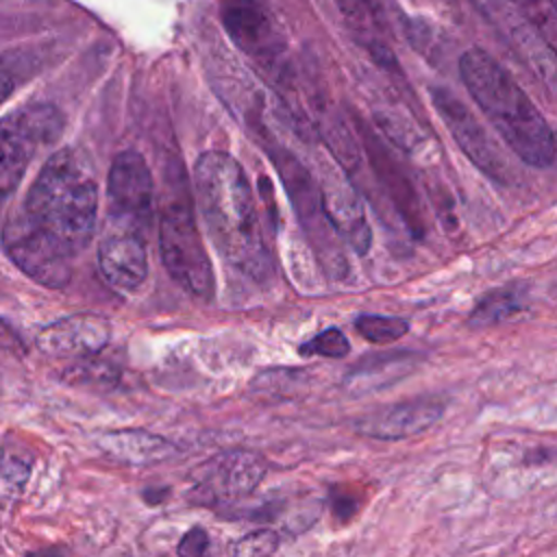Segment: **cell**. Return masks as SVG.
I'll list each match as a JSON object with an SVG mask.
<instances>
[{"instance_id": "obj_7", "label": "cell", "mask_w": 557, "mask_h": 557, "mask_svg": "<svg viewBox=\"0 0 557 557\" xmlns=\"http://www.w3.org/2000/svg\"><path fill=\"white\" fill-rule=\"evenodd\" d=\"M431 100L457 146L485 176L500 185L516 181L511 161L503 154L500 146L490 137L476 115L455 94L444 87H431Z\"/></svg>"}, {"instance_id": "obj_13", "label": "cell", "mask_w": 557, "mask_h": 557, "mask_svg": "<svg viewBox=\"0 0 557 557\" xmlns=\"http://www.w3.org/2000/svg\"><path fill=\"white\" fill-rule=\"evenodd\" d=\"M320 172H322V183L318 185V191H320L322 213H324L329 226L355 252H359V255L368 252L372 235H370L363 205H361L355 187L335 168L322 165Z\"/></svg>"}, {"instance_id": "obj_19", "label": "cell", "mask_w": 557, "mask_h": 557, "mask_svg": "<svg viewBox=\"0 0 557 557\" xmlns=\"http://www.w3.org/2000/svg\"><path fill=\"white\" fill-rule=\"evenodd\" d=\"M352 30L370 46L372 54L381 61H394L387 41L383 39V0H337Z\"/></svg>"}, {"instance_id": "obj_29", "label": "cell", "mask_w": 557, "mask_h": 557, "mask_svg": "<svg viewBox=\"0 0 557 557\" xmlns=\"http://www.w3.org/2000/svg\"><path fill=\"white\" fill-rule=\"evenodd\" d=\"M359 509V498L352 496L348 490L335 485L331 490V511L339 522H348Z\"/></svg>"}, {"instance_id": "obj_32", "label": "cell", "mask_w": 557, "mask_h": 557, "mask_svg": "<svg viewBox=\"0 0 557 557\" xmlns=\"http://www.w3.org/2000/svg\"><path fill=\"white\" fill-rule=\"evenodd\" d=\"M26 557H67V555L59 546H46V548H37V550L26 553Z\"/></svg>"}, {"instance_id": "obj_17", "label": "cell", "mask_w": 557, "mask_h": 557, "mask_svg": "<svg viewBox=\"0 0 557 557\" xmlns=\"http://www.w3.org/2000/svg\"><path fill=\"white\" fill-rule=\"evenodd\" d=\"M444 413V403L435 398H418L389 405L363 416L357 431L376 440H405L433 426Z\"/></svg>"}, {"instance_id": "obj_11", "label": "cell", "mask_w": 557, "mask_h": 557, "mask_svg": "<svg viewBox=\"0 0 557 557\" xmlns=\"http://www.w3.org/2000/svg\"><path fill=\"white\" fill-rule=\"evenodd\" d=\"M476 11L527 59V63L553 87L555 54L537 33L518 0H470Z\"/></svg>"}, {"instance_id": "obj_21", "label": "cell", "mask_w": 557, "mask_h": 557, "mask_svg": "<svg viewBox=\"0 0 557 557\" xmlns=\"http://www.w3.org/2000/svg\"><path fill=\"white\" fill-rule=\"evenodd\" d=\"M305 385V374L298 370H268L252 381L250 389L263 403H283L300 396Z\"/></svg>"}, {"instance_id": "obj_10", "label": "cell", "mask_w": 557, "mask_h": 557, "mask_svg": "<svg viewBox=\"0 0 557 557\" xmlns=\"http://www.w3.org/2000/svg\"><path fill=\"white\" fill-rule=\"evenodd\" d=\"M274 168L283 181V187L294 205V211L302 224V228L307 231V235L315 242L318 250L324 255L326 261H331V265L335 261H342L339 250L335 248V244L331 242V233L333 228L329 226L324 213H322V205H320V191L318 185L313 183L311 172L302 165V161L292 154L287 148L283 146H272L270 148Z\"/></svg>"}, {"instance_id": "obj_15", "label": "cell", "mask_w": 557, "mask_h": 557, "mask_svg": "<svg viewBox=\"0 0 557 557\" xmlns=\"http://www.w3.org/2000/svg\"><path fill=\"white\" fill-rule=\"evenodd\" d=\"M111 326L102 315L76 313L61 318L37 333V348L54 359L96 357L109 342Z\"/></svg>"}, {"instance_id": "obj_27", "label": "cell", "mask_w": 557, "mask_h": 557, "mask_svg": "<svg viewBox=\"0 0 557 557\" xmlns=\"http://www.w3.org/2000/svg\"><path fill=\"white\" fill-rule=\"evenodd\" d=\"M348 350H350V344L339 329H326L300 346L302 355H320L331 359L346 357Z\"/></svg>"}, {"instance_id": "obj_9", "label": "cell", "mask_w": 557, "mask_h": 557, "mask_svg": "<svg viewBox=\"0 0 557 557\" xmlns=\"http://www.w3.org/2000/svg\"><path fill=\"white\" fill-rule=\"evenodd\" d=\"M7 257L35 283L63 287L70 281V257L44 235L24 211L13 213L2 228Z\"/></svg>"}, {"instance_id": "obj_31", "label": "cell", "mask_w": 557, "mask_h": 557, "mask_svg": "<svg viewBox=\"0 0 557 557\" xmlns=\"http://www.w3.org/2000/svg\"><path fill=\"white\" fill-rule=\"evenodd\" d=\"M11 91H13V78H11V74L0 65V104L9 98Z\"/></svg>"}, {"instance_id": "obj_26", "label": "cell", "mask_w": 557, "mask_h": 557, "mask_svg": "<svg viewBox=\"0 0 557 557\" xmlns=\"http://www.w3.org/2000/svg\"><path fill=\"white\" fill-rule=\"evenodd\" d=\"M278 533L272 529H255L242 535L233 546V557H272L278 548Z\"/></svg>"}, {"instance_id": "obj_30", "label": "cell", "mask_w": 557, "mask_h": 557, "mask_svg": "<svg viewBox=\"0 0 557 557\" xmlns=\"http://www.w3.org/2000/svg\"><path fill=\"white\" fill-rule=\"evenodd\" d=\"M144 500L148 503V505H159V503H163L168 496H170V490L168 487H150V490H144Z\"/></svg>"}, {"instance_id": "obj_23", "label": "cell", "mask_w": 557, "mask_h": 557, "mask_svg": "<svg viewBox=\"0 0 557 557\" xmlns=\"http://www.w3.org/2000/svg\"><path fill=\"white\" fill-rule=\"evenodd\" d=\"M120 379V370L109 361H100L96 357L78 359L63 372V381L70 385H87L96 389H111Z\"/></svg>"}, {"instance_id": "obj_8", "label": "cell", "mask_w": 557, "mask_h": 557, "mask_svg": "<svg viewBox=\"0 0 557 557\" xmlns=\"http://www.w3.org/2000/svg\"><path fill=\"white\" fill-rule=\"evenodd\" d=\"M265 476V461L250 450H228L202 463L191 481L187 500L202 507L233 503L252 494Z\"/></svg>"}, {"instance_id": "obj_22", "label": "cell", "mask_w": 557, "mask_h": 557, "mask_svg": "<svg viewBox=\"0 0 557 557\" xmlns=\"http://www.w3.org/2000/svg\"><path fill=\"white\" fill-rule=\"evenodd\" d=\"M522 305V292L513 289V287H498L490 294H485L472 315H470V324L474 326H483V324H496L509 315H513L516 311H520Z\"/></svg>"}, {"instance_id": "obj_25", "label": "cell", "mask_w": 557, "mask_h": 557, "mask_svg": "<svg viewBox=\"0 0 557 557\" xmlns=\"http://www.w3.org/2000/svg\"><path fill=\"white\" fill-rule=\"evenodd\" d=\"M379 126L383 128V133L396 144L403 146L405 150H416V146H420V135L418 128L411 120H407L400 113H389V111H379L374 113Z\"/></svg>"}, {"instance_id": "obj_4", "label": "cell", "mask_w": 557, "mask_h": 557, "mask_svg": "<svg viewBox=\"0 0 557 557\" xmlns=\"http://www.w3.org/2000/svg\"><path fill=\"white\" fill-rule=\"evenodd\" d=\"M174 178L165 183L159 202V250L170 276L198 298H211L213 272L200 237L194 200L181 168H172Z\"/></svg>"}, {"instance_id": "obj_20", "label": "cell", "mask_w": 557, "mask_h": 557, "mask_svg": "<svg viewBox=\"0 0 557 557\" xmlns=\"http://www.w3.org/2000/svg\"><path fill=\"white\" fill-rule=\"evenodd\" d=\"M33 468V453L7 437L0 450V500H13L26 485Z\"/></svg>"}, {"instance_id": "obj_2", "label": "cell", "mask_w": 557, "mask_h": 557, "mask_svg": "<svg viewBox=\"0 0 557 557\" xmlns=\"http://www.w3.org/2000/svg\"><path fill=\"white\" fill-rule=\"evenodd\" d=\"M26 218L70 259L91 239L98 185L89 159L76 148L57 150L26 194Z\"/></svg>"}, {"instance_id": "obj_16", "label": "cell", "mask_w": 557, "mask_h": 557, "mask_svg": "<svg viewBox=\"0 0 557 557\" xmlns=\"http://www.w3.org/2000/svg\"><path fill=\"white\" fill-rule=\"evenodd\" d=\"M359 135L363 139L366 154L372 163V170L379 176L387 198L400 213L407 228L420 237L424 233V218H422V209L418 202V194H416L409 176L405 174V170L398 165L394 154L383 146V141L370 128L359 124Z\"/></svg>"}, {"instance_id": "obj_14", "label": "cell", "mask_w": 557, "mask_h": 557, "mask_svg": "<svg viewBox=\"0 0 557 557\" xmlns=\"http://www.w3.org/2000/svg\"><path fill=\"white\" fill-rule=\"evenodd\" d=\"M146 235L128 228L111 224L104 226V235L98 246V268L111 287L120 292H133L146 281Z\"/></svg>"}, {"instance_id": "obj_12", "label": "cell", "mask_w": 557, "mask_h": 557, "mask_svg": "<svg viewBox=\"0 0 557 557\" xmlns=\"http://www.w3.org/2000/svg\"><path fill=\"white\" fill-rule=\"evenodd\" d=\"M222 22L228 37L268 70H278L283 57L281 35L257 0H224Z\"/></svg>"}, {"instance_id": "obj_24", "label": "cell", "mask_w": 557, "mask_h": 557, "mask_svg": "<svg viewBox=\"0 0 557 557\" xmlns=\"http://www.w3.org/2000/svg\"><path fill=\"white\" fill-rule=\"evenodd\" d=\"M355 329L359 331L361 337H366L372 344H389L400 339L409 331V324L403 318L366 313L355 320Z\"/></svg>"}, {"instance_id": "obj_1", "label": "cell", "mask_w": 557, "mask_h": 557, "mask_svg": "<svg viewBox=\"0 0 557 557\" xmlns=\"http://www.w3.org/2000/svg\"><path fill=\"white\" fill-rule=\"evenodd\" d=\"M194 194L220 257L255 281L265 278L272 259L242 165L226 152H202L194 165Z\"/></svg>"}, {"instance_id": "obj_6", "label": "cell", "mask_w": 557, "mask_h": 557, "mask_svg": "<svg viewBox=\"0 0 557 557\" xmlns=\"http://www.w3.org/2000/svg\"><path fill=\"white\" fill-rule=\"evenodd\" d=\"M107 224L148 237L154 215V181L146 159L135 150L120 152L107 178Z\"/></svg>"}, {"instance_id": "obj_28", "label": "cell", "mask_w": 557, "mask_h": 557, "mask_svg": "<svg viewBox=\"0 0 557 557\" xmlns=\"http://www.w3.org/2000/svg\"><path fill=\"white\" fill-rule=\"evenodd\" d=\"M209 548V535L202 527H191L178 542L176 553L178 557H205Z\"/></svg>"}, {"instance_id": "obj_5", "label": "cell", "mask_w": 557, "mask_h": 557, "mask_svg": "<svg viewBox=\"0 0 557 557\" xmlns=\"http://www.w3.org/2000/svg\"><path fill=\"white\" fill-rule=\"evenodd\" d=\"M63 128V115L52 104H28L0 120V207L17 187L37 148L52 144Z\"/></svg>"}, {"instance_id": "obj_18", "label": "cell", "mask_w": 557, "mask_h": 557, "mask_svg": "<svg viewBox=\"0 0 557 557\" xmlns=\"http://www.w3.org/2000/svg\"><path fill=\"white\" fill-rule=\"evenodd\" d=\"M98 446L107 457L126 466H152L176 455V446L170 440L144 429H120L102 433L98 437Z\"/></svg>"}, {"instance_id": "obj_3", "label": "cell", "mask_w": 557, "mask_h": 557, "mask_svg": "<svg viewBox=\"0 0 557 557\" xmlns=\"http://www.w3.org/2000/svg\"><path fill=\"white\" fill-rule=\"evenodd\" d=\"M459 74L492 126L511 152L533 168L555 161L550 124L524 94V89L483 50L472 48L459 59Z\"/></svg>"}]
</instances>
